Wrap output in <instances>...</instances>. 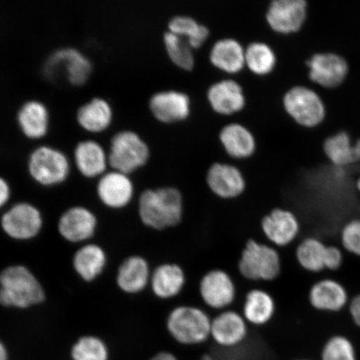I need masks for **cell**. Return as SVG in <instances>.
I'll use <instances>...</instances> for the list:
<instances>
[{
    "label": "cell",
    "instance_id": "cell-34",
    "mask_svg": "<svg viewBox=\"0 0 360 360\" xmlns=\"http://www.w3.org/2000/svg\"><path fill=\"white\" fill-rule=\"evenodd\" d=\"M166 53L173 64L184 71H191L195 66L193 49L186 39L166 31L163 35Z\"/></svg>",
    "mask_w": 360,
    "mask_h": 360
},
{
    "label": "cell",
    "instance_id": "cell-24",
    "mask_svg": "<svg viewBox=\"0 0 360 360\" xmlns=\"http://www.w3.org/2000/svg\"><path fill=\"white\" fill-rule=\"evenodd\" d=\"M311 307L319 312L338 313L349 304L347 290L335 278H325L310 287L308 295Z\"/></svg>",
    "mask_w": 360,
    "mask_h": 360
},
{
    "label": "cell",
    "instance_id": "cell-3",
    "mask_svg": "<svg viewBox=\"0 0 360 360\" xmlns=\"http://www.w3.org/2000/svg\"><path fill=\"white\" fill-rule=\"evenodd\" d=\"M237 269L245 280L250 282H273L282 273V259L277 248L250 238L243 248Z\"/></svg>",
    "mask_w": 360,
    "mask_h": 360
},
{
    "label": "cell",
    "instance_id": "cell-26",
    "mask_svg": "<svg viewBox=\"0 0 360 360\" xmlns=\"http://www.w3.org/2000/svg\"><path fill=\"white\" fill-rule=\"evenodd\" d=\"M210 62L216 69L228 75H237L245 68V49L233 38L217 40L211 47Z\"/></svg>",
    "mask_w": 360,
    "mask_h": 360
},
{
    "label": "cell",
    "instance_id": "cell-30",
    "mask_svg": "<svg viewBox=\"0 0 360 360\" xmlns=\"http://www.w3.org/2000/svg\"><path fill=\"white\" fill-rule=\"evenodd\" d=\"M323 150L331 163L339 167L360 162V139L352 143L347 132L341 131L326 139Z\"/></svg>",
    "mask_w": 360,
    "mask_h": 360
},
{
    "label": "cell",
    "instance_id": "cell-36",
    "mask_svg": "<svg viewBox=\"0 0 360 360\" xmlns=\"http://www.w3.org/2000/svg\"><path fill=\"white\" fill-rule=\"evenodd\" d=\"M322 360H357L354 346L344 335L332 336L323 345L321 354Z\"/></svg>",
    "mask_w": 360,
    "mask_h": 360
},
{
    "label": "cell",
    "instance_id": "cell-4",
    "mask_svg": "<svg viewBox=\"0 0 360 360\" xmlns=\"http://www.w3.org/2000/svg\"><path fill=\"white\" fill-rule=\"evenodd\" d=\"M211 318L204 309L179 304L170 310L165 326L172 339L182 345H199L210 339Z\"/></svg>",
    "mask_w": 360,
    "mask_h": 360
},
{
    "label": "cell",
    "instance_id": "cell-25",
    "mask_svg": "<svg viewBox=\"0 0 360 360\" xmlns=\"http://www.w3.org/2000/svg\"><path fill=\"white\" fill-rule=\"evenodd\" d=\"M152 270L150 263L143 256H129L120 265L116 276L117 285L125 294H141L150 288Z\"/></svg>",
    "mask_w": 360,
    "mask_h": 360
},
{
    "label": "cell",
    "instance_id": "cell-6",
    "mask_svg": "<svg viewBox=\"0 0 360 360\" xmlns=\"http://www.w3.org/2000/svg\"><path fill=\"white\" fill-rule=\"evenodd\" d=\"M108 155L111 169L131 175L148 164L150 148L141 134L123 129L111 137Z\"/></svg>",
    "mask_w": 360,
    "mask_h": 360
},
{
    "label": "cell",
    "instance_id": "cell-43",
    "mask_svg": "<svg viewBox=\"0 0 360 360\" xmlns=\"http://www.w3.org/2000/svg\"><path fill=\"white\" fill-rule=\"evenodd\" d=\"M356 188H357L359 193H360V177L357 180Z\"/></svg>",
    "mask_w": 360,
    "mask_h": 360
},
{
    "label": "cell",
    "instance_id": "cell-35",
    "mask_svg": "<svg viewBox=\"0 0 360 360\" xmlns=\"http://www.w3.org/2000/svg\"><path fill=\"white\" fill-rule=\"evenodd\" d=\"M71 355L73 360H108L109 351L100 338L88 335L76 342Z\"/></svg>",
    "mask_w": 360,
    "mask_h": 360
},
{
    "label": "cell",
    "instance_id": "cell-41",
    "mask_svg": "<svg viewBox=\"0 0 360 360\" xmlns=\"http://www.w3.org/2000/svg\"><path fill=\"white\" fill-rule=\"evenodd\" d=\"M150 360H179V359L168 351H162V352L156 354Z\"/></svg>",
    "mask_w": 360,
    "mask_h": 360
},
{
    "label": "cell",
    "instance_id": "cell-14",
    "mask_svg": "<svg viewBox=\"0 0 360 360\" xmlns=\"http://www.w3.org/2000/svg\"><path fill=\"white\" fill-rule=\"evenodd\" d=\"M148 110L162 124L181 122L191 115V101L186 93L173 89L163 90L153 94L148 101Z\"/></svg>",
    "mask_w": 360,
    "mask_h": 360
},
{
    "label": "cell",
    "instance_id": "cell-18",
    "mask_svg": "<svg viewBox=\"0 0 360 360\" xmlns=\"http://www.w3.org/2000/svg\"><path fill=\"white\" fill-rule=\"evenodd\" d=\"M73 163L78 172L86 179H100L110 168L108 150L96 139H86L76 143Z\"/></svg>",
    "mask_w": 360,
    "mask_h": 360
},
{
    "label": "cell",
    "instance_id": "cell-20",
    "mask_svg": "<svg viewBox=\"0 0 360 360\" xmlns=\"http://www.w3.org/2000/svg\"><path fill=\"white\" fill-rule=\"evenodd\" d=\"M97 226L96 214L84 206L71 207L63 213L58 222V231L62 238L75 244L90 240Z\"/></svg>",
    "mask_w": 360,
    "mask_h": 360
},
{
    "label": "cell",
    "instance_id": "cell-37",
    "mask_svg": "<svg viewBox=\"0 0 360 360\" xmlns=\"http://www.w3.org/2000/svg\"><path fill=\"white\" fill-rule=\"evenodd\" d=\"M342 250L360 258V219H352L341 229Z\"/></svg>",
    "mask_w": 360,
    "mask_h": 360
},
{
    "label": "cell",
    "instance_id": "cell-10",
    "mask_svg": "<svg viewBox=\"0 0 360 360\" xmlns=\"http://www.w3.org/2000/svg\"><path fill=\"white\" fill-rule=\"evenodd\" d=\"M1 228L6 235L15 240H30L41 232L44 219L35 205L20 202L2 215Z\"/></svg>",
    "mask_w": 360,
    "mask_h": 360
},
{
    "label": "cell",
    "instance_id": "cell-15",
    "mask_svg": "<svg viewBox=\"0 0 360 360\" xmlns=\"http://www.w3.org/2000/svg\"><path fill=\"white\" fill-rule=\"evenodd\" d=\"M96 193L103 205L121 210L132 202L135 187L130 175L111 169L98 179Z\"/></svg>",
    "mask_w": 360,
    "mask_h": 360
},
{
    "label": "cell",
    "instance_id": "cell-8",
    "mask_svg": "<svg viewBox=\"0 0 360 360\" xmlns=\"http://www.w3.org/2000/svg\"><path fill=\"white\" fill-rule=\"evenodd\" d=\"M283 106L295 122L305 128L316 127L326 115V105L321 96L302 85L288 90L283 97Z\"/></svg>",
    "mask_w": 360,
    "mask_h": 360
},
{
    "label": "cell",
    "instance_id": "cell-39",
    "mask_svg": "<svg viewBox=\"0 0 360 360\" xmlns=\"http://www.w3.org/2000/svg\"><path fill=\"white\" fill-rule=\"evenodd\" d=\"M11 186L8 180L0 176V209L6 206L11 197Z\"/></svg>",
    "mask_w": 360,
    "mask_h": 360
},
{
    "label": "cell",
    "instance_id": "cell-44",
    "mask_svg": "<svg viewBox=\"0 0 360 360\" xmlns=\"http://www.w3.org/2000/svg\"><path fill=\"white\" fill-rule=\"evenodd\" d=\"M298 360H309V359H298Z\"/></svg>",
    "mask_w": 360,
    "mask_h": 360
},
{
    "label": "cell",
    "instance_id": "cell-16",
    "mask_svg": "<svg viewBox=\"0 0 360 360\" xmlns=\"http://www.w3.org/2000/svg\"><path fill=\"white\" fill-rule=\"evenodd\" d=\"M309 77L326 89H335L343 84L349 73L345 58L334 53H315L307 62Z\"/></svg>",
    "mask_w": 360,
    "mask_h": 360
},
{
    "label": "cell",
    "instance_id": "cell-7",
    "mask_svg": "<svg viewBox=\"0 0 360 360\" xmlns=\"http://www.w3.org/2000/svg\"><path fill=\"white\" fill-rule=\"evenodd\" d=\"M44 72L49 79L62 78L72 86L80 87L91 77L93 64L79 49L64 47L56 49L48 57Z\"/></svg>",
    "mask_w": 360,
    "mask_h": 360
},
{
    "label": "cell",
    "instance_id": "cell-23",
    "mask_svg": "<svg viewBox=\"0 0 360 360\" xmlns=\"http://www.w3.org/2000/svg\"><path fill=\"white\" fill-rule=\"evenodd\" d=\"M186 283L187 274L181 265L165 262L152 270L150 289L157 299L169 301L181 295Z\"/></svg>",
    "mask_w": 360,
    "mask_h": 360
},
{
    "label": "cell",
    "instance_id": "cell-17",
    "mask_svg": "<svg viewBox=\"0 0 360 360\" xmlns=\"http://www.w3.org/2000/svg\"><path fill=\"white\" fill-rule=\"evenodd\" d=\"M16 123L27 139L41 141L51 131V112L46 103L33 98L22 103L17 111Z\"/></svg>",
    "mask_w": 360,
    "mask_h": 360
},
{
    "label": "cell",
    "instance_id": "cell-5",
    "mask_svg": "<svg viewBox=\"0 0 360 360\" xmlns=\"http://www.w3.org/2000/svg\"><path fill=\"white\" fill-rule=\"evenodd\" d=\"M72 162L65 153L55 146L41 145L30 153L27 169L31 179L39 186L53 187L67 181Z\"/></svg>",
    "mask_w": 360,
    "mask_h": 360
},
{
    "label": "cell",
    "instance_id": "cell-1",
    "mask_svg": "<svg viewBox=\"0 0 360 360\" xmlns=\"http://www.w3.org/2000/svg\"><path fill=\"white\" fill-rule=\"evenodd\" d=\"M138 214L142 224L153 231L177 227L184 215L183 193L174 186L147 188L139 198Z\"/></svg>",
    "mask_w": 360,
    "mask_h": 360
},
{
    "label": "cell",
    "instance_id": "cell-22",
    "mask_svg": "<svg viewBox=\"0 0 360 360\" xmlns=\"http://www.w3.org/2000/svg\"><path fill=\"white\" fill-rule=\"evenodd\" d=\"M75 120L84 132L91 134L105 133L114 124V107L105 98L93 97L78 108Z\"/></svg>",
    "mask_w": 360,
    "mask_h": 360
},
{
    "label": "cell",
    "instance_id": "cell-38",
    "mask_svg": "<svg viewBox=\"0 0 360 360\" xmlns=\"http://www.w3.org/2000/svg\"><path fill=\"white\" fill-rule=\"evenodd\" d=\"M344 263L343 250L336 245H328L326 269L330 271H337Z\"/></svg>",
    "mask_w": 360,
    "mask_h": 360
},
{
    "label": "cell",
    "instance_id": "cell-29",
    "mask_svg": "<svg viewBox=\"0 0 360 360\" xmlns=\"http://www.w3.org/2000/svg\"><path fill=\"white\" fill-rule=\"evenodd\" d=\"M107 264V255L103 248L96 244H87L75 252L73 267L84 281L90 282L101 276Z\"/></svg>",
    "mask_w": 360,
    "mask_h": 360
},
{
    "label": "cell",
    "instance_id": "cell-11",
    "mask_svg": "<svg viewBox=\"0 0 360 360\" xmlns=\"http://www.w3.org/2000/svg\"><path fill=\"white\" fill-rule=\"evenodd\" d=\"M260 229L268 244L278 249L290 246L298 238L301 224L292 211L277 207L263 216Z\"/></svg>",
    "mask_w": 360,
    "mask_h": 360
},
{
    "label": "cell",
    "instance_id": "cell-32",
    "mask_svg": "<svg viewBox=\"0 0 360 360\" xmlns=\"http://www.w3.org/2000/svg\"><path fill=\"white\" fill-rule=\"evenodd\" d=\"M168 31L186 39L191 48L200 49L210 37L208 27L187 15H176L168 22Z\"/></svg>",
    "mask_w": 360,
    "mask_h": 360
},
{
    "label": "cell",
    "instance_id": "cell-19",
    "mask_svg": "<svg viewBox=\"0 0 360 360\" xmlns=\"http://www.w3.org/2000/svg\"><path fill=\"white\" fill-rule=\"evenodd\" d=\"M249 323L240 312L232 309L218 312L211 321L210 338L221 347L231 348L244 342Z\"/></svg>",
    "mask_w": 360,
    "mask_h": 360
},
{
    "label": "cell",
    "instance_id": "cell-12",
    "mask_svg": "<svg viewBox=\"0 0 360 360\" xmlns=\"http://www.w3.org/2000/svg\"><path fill=\"white\" fill-rule=\"evenodd\" d=\"M308 15V4L304 0H274L269 4L267 24L274 32L292 34L302 29Z\"/></svg>",
    "mask_w": 360,
    "mask_h": 360
},
{
    "label": "cell",
    "instance_id": "cell-13",
    "mask_svg": "<svg viewBox=\"0 0 360 360\" xmlns=\"http://www.w3.org/2000/svg\"><path fill=\"white\" fill-rule=\"evenodd\" d=\"M205 181L210 192L223 200L238 199L247 188L245 175L237 166L220 162L210 166Z\"/></svg>",
    "mask_w": 360,
    "mask_h": 360
},
{
    "label": "cell",
    "instance_id": "cell-42",
    "mask_svg": "<svg viewBox=\"0 0 360 360\" xmlns=\"http://www.w3.org/2000/svg\"><path fill=\"white\" fill-rule=\"evenodd\" d=\"M0 360H8L7 349L1 341H0Z\"/></svg>",
    "mask_w": 360,
    "mask_h": 360
},
{
    "label": "cell",
    "instance_id": "cell-33",
    "mask_svg": "<svg viewBox=\"0 0 360 360\" xmlns=\"http://www.w3.org/2000/svg\"><path fill=\"white\" fill-rule=\"evenodd\" d=\"M276 65V53L269 44L255 41L246 47L245 67L252 74L266 76L272 73Z\"/></svg>",
    "mask_w": 360,
    "mask_h": 360
},
{
    "label": "cell",
    "instance_id": "cell-40",
    "mask_svg": "<svg viewBox=\"0 0 360 360\" xmlns=\"http://www.w3.org/2000/svg\"><path fill=\"white\" fill-rule=\"evenodd\" d=\"M349 312L353 322L360 328V292L349 301Z\"/></svg>",
    "mask_w": 360,
    "mask_h": 360
},
{
    "label": "cell",
    "instance_id": "cell-2",
    "mask_svg": "<svg viewBox=\"0 0 360 360\" xmlns=\"http://www.w3.org/2000/svg\"><path fill=\"white\" fill-rule=\"evenodd\" d=\"M44 288L24 265H12L0 273V304L6 307L27 309L42 303Z\"/></svg>",
    "mask_w": 360,
    "mask_h": 360
},
{
    "label": "cell",
    "instance_id": "cell-27",
    "mask_svg": "<svg viewBox=\"0 0 360 360\" xmlns=\"http://www.w3.org/2000/svg\"><path fill=\"white\" fill-rule=\"evenodd\" d=\"M276 310L274 296L267 290L255 288L246 292L241 314L249 326L260 327L273 321Z\"/></svg>",
    "mask_w": 360,
    "mask_h": 360
},
{
    "label": "cell",
    "instance_id": "cell-21",
    "mask_svg": "<svg viewBox=\"0 0 360 360\" xmlns=\"http://www.w3.org/2000/svg\"><path fill=\"white\" fill-rule=\"evenodd\" d=\"M207 101L216 114L231 116L241 112L246 105V97L241 85L226 79L211 84L207 90Z\"/></svg>",
    "mask_w": 360,
    "mask_h": 360
},
{
    "label": "cell",
    "instance_id": "cell-9",
    "mask_svg": "<svg viewBox=\"0 0 360 360\" xmlns=\"http://www.w3.org/2000/svg\"><path fill=\"white\" fill-rule=\"evenodd\" d=\"M198 290L202 304L217 312L231 309L237 298L236 281L223 269H210L202 274Z\"/></svg>",
    "mask_w": 360,
    "mask_h": 360
},
{
    "label": "cell",
    "instance_id": "cell-31",
    "mask_svg": "<svg viewBox=\"0 0 360 360\" xmlns=\"http://www.w3.org/2000/svg\"><path fill=\"white\" fill-rule=\"evenodd\" d=\"M328 245L321 238L307 237L299 243L295 250V259L304 271L319 274L326 269Z\"/></svg>",
    "mask_w": 360,
    "mask_h": 360
},
{
    "label": "cell",
    "instance_id": "cell-28",
    "mask_svg": "<svg viewBox=\"0 0 360 360\" xmlns=\"http://www.w3.org/2000/svg\"><path fill=\"white\" fill-rule=\"evenodd\" d=\"M219 138L224 151L233 159H249L255 155L257 148L253 133L240 123L224 125L220 130Z\"/></svg>",
    "mask_w": 360,
    "mask_h": 360
}]
</instances>
